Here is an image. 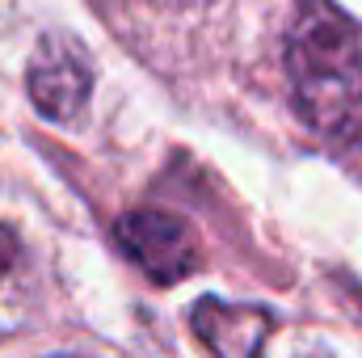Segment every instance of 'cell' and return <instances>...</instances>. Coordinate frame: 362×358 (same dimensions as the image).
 <instances>
[{"label": "cell", "instance_id": "cell-1", "mask_svg": "<svg viewBox=\"0 0 362 358\" xmlns=\"http://www.w3.org/2000/svg\"><path fill=\"white\" fill-rule=\"evenodd\" d=\"M299 118L333 148L362 152V38L329 0H299L282 42Z\"/></svg>", "mask_w": 362, "mask_h": 358}, {"label": "cell", "instance_id": "cell-2", "mask_svg": "<svg viewBox=\"0 0 362 358\" xmlns=\"http://www.w3.org/2000/svg\"><path fill=\"white\" fill-rule=\"evenodd\" d=\"M114 241L118 249L144 270L152 282L169 287L181 282L185 274H194L198 266V241L189 232V224L169 215V211H156V207H144V211H127L118 224H114Z\"/></svg>", "mask_w": 362, "mask_h": 358}, {"label": "cell", "instance_id": "cell-3", "mask_svg": "<svg viewBox=\"0 0 362 358\" xmlns=\"http://www.w3.org/2000/svg\"><path fill=\"white\" fill-rule=\"evenodd\" d=\"M30 101L42 118L51 122H72L81 118V110L89 105L93 93V68L85 47H76L64 34H51L38 42L34 59H30Z\"/></svg>", "mask_w": 362, "mask_h": 358}, {"label": "cell", "instance_id": "cell-4", "mask_svg": "<svg viewBox=\"0 0 362 358\" xmlns=\"http://www.w3.org/2000/svg\"><path fill=\"white\" fill-rule=\"evenodd\" d=\"M189 325L215 358H266V342L274 333V312H266L262 304L198 299L189 312Z\"/></svg>", "mask_w": 362, "mask_h": 358}, {"label": "cell", "instance_id": "cell-5", "mask_svg": "<svg viewBox=\"0 0 362 358\" xmlns=\"http://www.w3.org/2000/svg\"><path fill=\"white\" fill-rule=\"evenodd\" d=\"M38 308V278L25 245L0 224V337L21 333Z\"/></svg>", "mask_w": 362, "mask_h": 358}, {"label": "cell", "instance_id": "cell-6", "mask_svg": "<svg viewBox=\"0 0 362 358\" xmlns=\"http://www.w3.org/2000/svg\"><path fill=\"white\" fill-rule=\"evenodd\" d=\"M165 4H202V0H165Z\"/></svg>", "mask_w": 362, "mask_h": 358}]
</instances>
